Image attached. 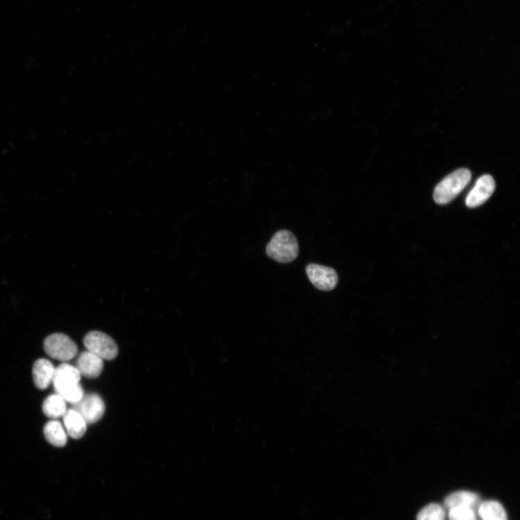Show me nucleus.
Returning <instances> with one entry per match:
<instances>
[{
	"instance_id": "obj_15",
	"label": "nucleus",
	"mask_w": 520,
	"mask_h": 520,
	"mask_svg": "<svg viewBox=\"0 0 520 520\" xmlns=\"http://www.w3.org/2000/svg\"><path fill=\"white\" fill-rule=\"evenodd\" d=\"M479 514L483 520H508L504 508L494 501L483 502L480 506Z\"/></svg>"
},
{
	"instance_id": "obj_9",
	"label": "nucleus",
	"mask_w": 520,
	"mask_h": 520,
	"mask_svg": "<svg viewBox=\"0 0 520 520\" xmlns=\"http://www.w3.org/2000/svg\"><path fill=\"white\" fill-rule=\"evenodd\" d=\"M77 369L87 378H97L101 374L103 363L101 358L87 351L83 352L77 361Z\"/></svg>"
},
{
	"instance_id": "obj_3",
	"label": "nucleus",
	"mask_w": 520,
	"mask_h": 520,
	"mask_svg": "<svg viewBox=\"0 0 520 520\" xmlns=\"http://www.w3.org/2000/svg\"><path fill=\"white\" fill-rule=\"evenodd\" d=\"M471 178V172L467 169H460L447 176L435 188V202L439 205H445L453 201L469 185Z\"/></svg>"
},
{
	"instance_id": "obj_2",
	"label": "nucleus",
	"mask_w": 520,
	"mask_h": 520,
	"mask_svg": "<svg viewBox=\"0 0 520 520\" xmlns=\"http://www.w3.org/2000/svg\"><path fill=\"white\" fill-rule=\"evenodd\" d=\"M267 255L279 263L294 261L299 253L296 237L290 230L278 231L266 248Z\"/></svg>"
},
{
	"instance_id": "obj_17",
	"label": "nucleus",
	"mask_w": 520,
	"mask_h": 520,
	"mask_svg": "<svg viewBox=\"0 0 520 520\" xmlns=\"http://www.w3.org/2000/svg\"><path fill=\"white\" fill-rule=\"evenodd\" d=\"M449 517L451 520H473L475 513L470 508L458 507L451 508Z\"/></svg>"
},
{
	"instance_id": "obj_14",
	"label": "nucleus",
	"mask_w": 520,
	"mask_h": 520,
	"mask_svg": "<svg viewBox=\"0 0 520 520\" xmlns=\"http://www.w3.org/2000/svg\"><path fill=\"white\" fill-rule=\"evenodd\" d=\"M479 497L476 494L468 492H460L448 496L445 505L449 508L465 507L473 508L478 504Z\"/></svg>"
},
{
	"instance_id": "obj_7",
	"label": "nucleus",
	"mask_w": 520,
	"mask_h": 520,
	"mask_svg": "<svg viewBox=\"0 0 520 520\" xmlns=\"http://www.w3.org/2000/svg\"><path fill=\"white\" fill-rule=\"evenodd\" d=\"M311 283L321 291H332L337 286L338 276L334 269L317 264H310L306 268Z\"/></svg>"
},
{
	"instance_id": "obj_8",
	"label": "nucleus",
	"mask_w": 520,
	"mask_h": 520,
	"mask_svg": "<svg viewBox=\"0 0 520 520\" xmlns=\"http://www.w3.org/2000/svg\"><path fill=\"white\" fill-rule=\"evenodd\" d=\"M495 188L496 183L492 176H481L466 199V206L474 208L486 203L493 194Z\"/></svg>"
},
{
	"instance_id": "obj_10",
	"label": "nucleus",
	"mask_w": 520,
	"mask_h": 520,
	"mask_svg": "<svg viewBox=\"0 0 520 520\" xmlns=\"http://www.w3.org/2000/svg\"><path fill=\"white\" fill-rule=\"evenodd\" d=\"M55 367L47 360L41 358L34 363L33 368V381L39 389H47L53 380Z\"/></svg>"
},
{
	"instance_id": "obj_16",
	"label": "nucleus",
	"mask_w": 520,
	"mask_h": 520,
	"mask_svg": "<svg viewBox=\"0 0 520 520\" xmlns=\"http://www.w3.org/2000/svg\"><path fill=\"white\" fill-rule=\"evenodd\" d=\"M444 509L437 504H432L424 508L419 513L417 520H444Z\"/></svg>"
},
{
	"instance_id": "obj_4",
	"label": "nucleus",
	"mask_w": 520,
	"mask_h": 520,
	"mask_svg": "<svg viewBox=\"0 0 520 520\" xmlns=\"http://www.w3.org/2000/svg\"><path fill=\"white\" fill-rule=\"evenodd\" d=\"M44 348L50 357L61 362L73 360L78 351L74 340L62 333L48 336L44 340Z\"/></svg>"
},
{
	"instance_id": "obj_11",
	"label": "nucleus",
	"mask_w": 520,
	"mask_h": 520,
	"mask_svg": "<svg viewBox=\"0 0 520 520\" xmlns=\"http://www.w3.org/2000/svg\"><path fill=\"white\" fill-rule=\"evenodd\" d=\"M64 424L67 434L74 439H80L86 432L87 423L82 417L74 409L66 411L63 416Z\"/></svg>"
},
{
	"instance_id": "obj_12",
	"label": "nucleus",
	"mask_w": 520,
	"mask_h": 520,
	"mask_svg": "<svg viewBox=\"0 0 520 520\" xmlns=\"http://www.w3.org/2000/svg\"><path fill=\"white\" fill-rule=\"evenodd\" d=\"M47 440L52 445L62 447L65 446L67 437L62 423L58 421L48 422L44 429Z\"/></svg>"
},
{
	"instance_id": "obj_5",
	"label": "nucleus",
	"mask_w": 520,
	"mask_h": 520,
	"mask_svg": "<svg viewBox=\"0 0 520 520\" xmlns=\"http://www.w3.org/2000/svg\"><path fill=\"white\" fill-rule=\"evenodd\" d=\"M87 351L95 354L102 360H113L119 352L115 340L108 335L99 331L88 333L83 339Z\"/></svg>"
},
{
	"instance_id": "obj_6",
	"label": "nucleus",
	"mask_w": 520,
	"mask_h": 520,
	"mask_svg": "<svg viewBox=\"0 0 520 520\" xmlns=\"http://www.w3.org/2000/svg\"><path fill=\"white\" fill-rule=\"evenodd\" d=\"M74 409L82 417L87 424L99 421L104 414L105 405L101 398L97 394H89L76 404Z\"/></svg>"
},
{
	"instance_id": "obj_1",
	"label": "nucleus",
	"mask_w": 520,
	"mask_h": 520,
	"mask_svg": "<svg viewBox=\"0 0 520 520\" xmlns=\"http://www.w3.org/2000/svg\"><path fill=\"white\" fill-rule=\"evenodd\" d=\"M81 378V375L76 367L63 364L56 369L52 382L57 393L65 401L76 404L84 396V391L80 384Z\"/></svg>"
},
{
	"instance_id": "obj_13",
	"label": "nucleus",
	"mask_w": 520,
	"mask_h": 520,
	"mask_svg": "<svg viewBox=\"0 0 520 520\" xmlns=\"http://www.w3.org/2000/svg\"><path fill=\"white\" fill-rule=\"evenodd\" d=\"M42 408L44 414L51 419L63 417L67 410L65 400L58 394L48 397L44 401Z\"/></svg>"
}]
</instances>
